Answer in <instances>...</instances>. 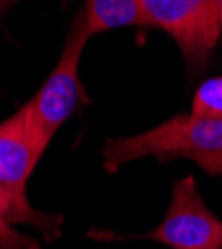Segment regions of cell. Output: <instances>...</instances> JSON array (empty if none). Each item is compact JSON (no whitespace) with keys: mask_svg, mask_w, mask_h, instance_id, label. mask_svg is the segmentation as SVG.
<instances>
[{"mask_svg":"<svg viewBox=\"0 0 222 249\" xmlns=\"http://www.w3.org/2000/svg\"><path fill=\"white\" fill-rule=\"evenodd\" d=\"M140 158H186L222 176V120L180 114L138 136L110 138L102 146L104 170L110 174Z\"/></svg>","mask_w":222,"mask_h":249,"instance_id":"1","label":"cell"},{"mask_svg":"<svg viewBox=\"0 0 222 249\" xmlns=\"http://www.w3.org/2000/svg\"><path fill=\"white\" fill-rule=\"evenodd\" d=\"M88 38L90 32L86 26V14L84 10H80L74 16V22L66 34L58 64L46 78L42 88L22 106L26 114V126L40 154L46 152L54 134L74 114L76 106L84 96L78 66Z\"/></svg>","mask_w":222,"mask_h":249,"instance_id":"2","label":"cell"},{"mask_svg":"<svg viewBox=\"0 0 222 249\" xmlns=\"http://www.w3.org/2000/svg\"><path fill=\"white\" fill-rule=\"evenodd\" d=\"M40 156L42 154L26 126L24 108L0 122V201L6 219L12 225H32L48 235V239H56L62 217L34 210L26 197V181Z\"/></svg>","mask_w":222,"mask_h":249,"instance_id":"3","label":"cell"},{"mask_svg":"<svg viewBox=\"0 0 222 249\" xmlns=\"http://www.w3.org/2000/svg\"><path fill=\"white\" fill-rule=\"evenodd\" d=\"M142 237L172 249H222V221L200 197L196 179L186 176L174 183L162 223Z\"/></svg>","mask_w":222,"mask_h":249,"instance_id":"4","label":"cell"},{"mask_svg":"<svg viewBox=\"0 0 222 249\" xmlns=\"http://www.w3.org/2000/svg\"><path fill=\"white\" fill-rule=\"evenodd\" d=\"M150 24L162 28L182 50L188 68L200 70L216 46V40L188 0H140Z\"/></svg>","mask_w":222,"mask_h":249,"instance_id":"5","label":"cell"},{"mask_svg":"<svg viewBox=\"0 0 222 249\" xmlns=\"http://www.w3.org/2000/svg\"><path fill=\"white\" fill-rule=\"evenodd\" d=\"M82 10L90 36L126 26L152 28L140 0H86Z\"/></svg>","mask_w":222,"mask_h":249,"instance_id":"6","label":"cell"},{"mask_svg":"<svg viewBox=\"0 0 222 249\" xmlns=\"http://www.w3.org/2000/svg\"><path fill=\"white\" fill-rule=\"evenodd\" d=\"M190 114L222 120V76L208 78L198 86L192 98Z\"/></svg>","mask_w":222,"mask_h":249,"instance_id":"7","label":"cell"},{"mask_svg":"<svg viewBox=\"0 0 222 249\" xmlns=\"http://www.w3.org/2000/svg\"><path fill=\"white\" fill-rule=\"evenodd\" d=\"M0 249H40L34 237L22 235L14 230V225L6 219L2 201H0Z\"/></svg>","mask_w":222,"mask_h":249,"instance_id":"8","label":"cell"},{"mask_svg":"<svg viewBox=\"0 0 222 249\" xmlns=\"http://www.w3.org/2000/svg\"><path fill=\"white\" fill-rule=\"evenodd\" d=\"M192 4V8L196 10V14L202 20V24L206 26V30L218 38L220 34V20H218V8H216V0H188Z\"/></svg>","mask_w":222,"mask_h":249,"instance_id":"9","label":"cell"},{"mask_svg":"<svg viewBox=\"0 0 222 249\" xmlns=\"http://www.w3.org/2000/svg\"><path fill=\"white\" fill-rule=\"evenodd\" d=\"M216 8H218V20H220V28H222V0H216Z\"/></svg>","mask_w":222,"mask_h":249,"instance_id":"10","label":"cell"},{"mask_svg":"<svg viewBox=\"0 0 222 249\" xmlns=\"http://www.w3.org/2000/svg\"><path fill=\"white\" fill-rule=\"evenodd\" d=\"M14 2V0H0V10H2V8H6L8 4H12Z\"/></svg>","mask_w":222,"mask_h":249,"instance_id":"11","label":"cell"}]
</instances>
